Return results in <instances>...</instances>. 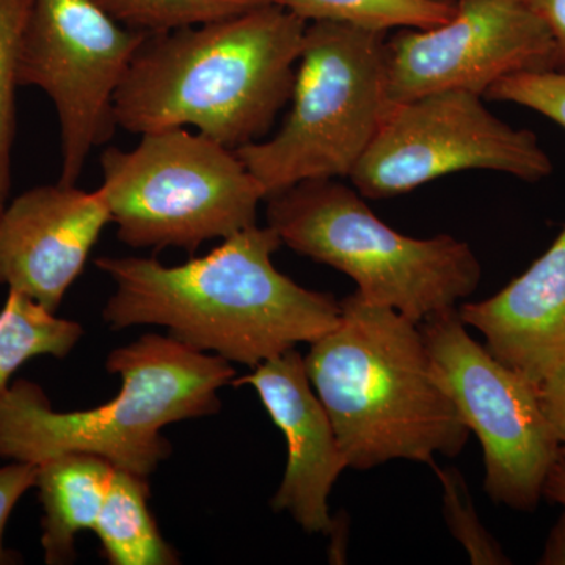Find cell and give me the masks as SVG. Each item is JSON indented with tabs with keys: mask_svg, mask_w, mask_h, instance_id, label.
<instances>
[{
	"mask_svg": "<svg viewBox=\"0 0 565 565\" xmlns=\"http://www.w3.org/2000/svg\"><path fill=\"white\" fill-rule=\"evenodd\" d=\"M281 245L269 225H253L180 266L102 256L96 267L115 282L104 322L163 327L189 348L250 367L315 343L340 323L341 300L281 274L273 263Z\"/></svg>",
	"mask_w": 565,
	"mask_h": 565,
	"instance_id": "6da1fadb",
	"label": "cell"
},
{
	"mask_svg": "<svg viewBox=\"0 0 565 565\" xmlns=\"http://www.w3.org/2000/svg\"><path fill=\"white\" fill-rule=\"evenodd\" d=\"M307 25L269 6L148 35L115 93L117 128H195L234 151L262 140L291 102Z\"/></svg>",
	"mask_w": 565,
	"mask_h": 565,
	"instance_id": "7a4b0ae2",
	"label": "cell"
},
{
	"mask_svg": "<svg viewBox=\"0 0 565 565\" xmlns=\"http://www.w3.org/2000/svg\"><path fill=\"white\" fill-rule=\"evenodd\" d=\"M308 377L349 468L456 457L468 427L446 392L422 327L359 292L341 300L340 323L310 344Z\"/></svg>",
	"mask_w": 565,
	"mask_h": 565,
	"instance_id": "3957f363",
	"label": "cell"
},
{
	"mask_svg": "<svg viewBox=\"0 0 565 565\" xmlns=\"http://www.w3.org/2000/svg\"><path fill=\"white\" fill-rule=\"evenodd\" d=\"M107 371L120 375V393L88 411L55 412L39 385H10L0 397V457L36 465L55 456L92 455L150 478L172 452L163 427L215 414L218 392L236 379L228 360L169 334H145L115 349Z\"/></svg>",
	"mask_w": 565,
	"mask_h": 565,
	"instance_id": "277c9868",
	"label": "cell"
},
{
	"mask_svg": "<svg viewBox=\"0 0 565 565\" xmlns=\"http://www.w3.org/2000/svg\"><path fill=\"white\" fill-rule=\"evenodd\" d=\"M266 202L267 225L282 244L351 277L366 302L416 323L457 310L481 281L470 245L449 234L405 236L338 180L303 181Z\"/></svg>",
	"mask_w": 565,
	"mask_h": 565,
	"instance_id": "5b68a950",
	"label": "cell"
},
{
	"mask_svg": "<svg viewBox=\"0 0 565 565\" xmlns=\"http://www.w3.org/2000/svg\"><path fill=\"white\" fill-rule=\"evenodd\" d=\"M385 41V32L337 22L307 25L280 131L236 150L266 200L303 181L351 177L392 106Z\"/></svg>",
	"mask_w": 565,
	"mask_h": 565,
	"instance_id": "8992f818",
	"label": "cell"
},
{
	"mask_svg": "<svg viewBox=\"0 0 565 565\" xmlns=\"http://www.w3.org/2000/svg\"><path fill=\"white\" fill-rule=\"evenodd\" d=\"M99 188L118 239L134 248H182L256 225L266 200L236 151L188 128L141 134L131 151L107 148Z\"/></svg>",
	"mask_w": 565,
	"mask_h": 565,
	"instance_id": "52a82bcc",
	"label": "cell"
},
{
	"mask_svg": "<svg viewBox=\"0 0 565 565\" xmlns=\"http://www.w3.org/2000/svg\"><path fill=\"white\" fill-rule=\"evenodd\" d=\"M467 170L537 182L553 162L534 132L494 117L481 95L445 90L392 104L349 180L362 196L390 199Z\"/></svg>",
	"mask_w": 565,
	"mask_h": 565,
	"instance_id": "ba28073f",
	"label": "cell"
},
{
	"mask_svg": "<svg viewBox=\"0 0 565 565\" xmlns=\"http://www.w3.org/2000/svg\"><path fill=\"white\" fill-rule=\"evenodd\" d=\"M147 36L96 0H32L18 76L57 111L62 184H76L93 148L114 136L115 93Z\"/></svg>",
	"mask_w": 565,
	"mask_h": 565,
	"instance_id": "9c48e42d",
	"label": "cell"
},
{
	"mask_svg": "<svg viewBox=\"0 0 565 565\" xmlns=\"http://www.w3.org/2000/svg\"><path fill=\"white\" fill-rule=\"evenodd\" d=\"M419 327L446 392L484 449L487 494L514 511L533 512L563 449L537 390L475 341L457 310Z\"/></svg>",
	"mask_w": 565,
	"mask_h": 565,
	"instance_id": "30bf717a",
	"label": "cell"
},
{
	"mask_svg": "<svg viewBox=\"0 0 565 565\" xmlns=\"http://www.w3.org/2000/svg\"><path fill=\"white\" fill-rule=\"evenodd\" d=\"M451 20L399 29L385 41L386 93L392 104L445 90L484 96L520 71L555 70L552 33L519 0H455Z\"/></svg>",
	"mask_w": 565,
	"mask_h": 565,
	"instance_id": "8fae6325",
	"label": "cell"
},
{
	"mask_svg": "<svg viewBox=\"0 0 565 565\" xmlns=\"http://www.w3.org/2000/svg\"><path fill=\"white\" fill-rule=\"evenodd\" d=\"M107 223L99 189L57 182L22 193L0 214V285L55 313Z\"/></svg>",
	"mask_w": 565,
	"mask_h": 565,
	"instance_id": "7c38bea8",
	"label": "cell"
},
{
	"mask_svg": "<svg viewBox=\"0 0 565 565\" xmlns=\"http://www.w3.org/2000/svg\"><path fill=\"white\" fill-rule=\"evenodd\" d=\"M234 386L255 388L275 426L288 444V462L280 489L273 498L275 512H288L310 534H330L334 522L329 497L348 467L332 419L296 349L234 379Z\"/></svg>",
	"mask_w": 565,
	"mask_h": 565,
	"instance_id": "4fadbf2b",
	"label": "cell"
},
{
	"mask_svg": "<svg viewBox=\"0 0 565 565\" xmlns=\"http://www.w3.org/2000/svg\"><path fill=\"white\" fill-rule=\"evenodd\" d=\"M457 315L484 334L498 362L541 384L565 360V225L525 274L489 299L460 305Z\"/></svg>",
	"mask_w": 565,
	"mask_h": 565,
	"instance_id": "5bb4252c",
	"label": "cell"
},
{
	"mask_svg": "<svg viewBox=\"0 0 565 565\" xmlns=\"http://www.w3.org/2000/svg\"><path fill=\"white\" fill-rule=\"evenodd\" d=\"M114 465L92 455H62L36 463L35 487L43 504L44 561L65 565L76 559L81 531L93 530L109 492Z\"/></svg>",
	"mask_w": 565,
	"mask_h": 565,
	"instance_id": "9a60e30c",
	"label": "cell"
},
{
	"mask_svg": "<svg viewBox=\"0 0 565 565\" xmlns=\"http://www.w3.org/2000/svg\"><path fill=\"white\" fill-rule=\"evenodd\" d=\"M148 500V478L115 468L109 492L92 530L111 565L180 564L178 553L156 525Z\"/></svg>",
	"mask_w": 565,
	"mask_h": 565,
	"instance_id": "2e32d148",
	"label": "cell"
},
{
	"mask_svg": "<svg viewBox=\"0 0 565 565\" xmlns=\"http://www.w3.org/2000/svg\"><path fill=\"white\" fill-rule=\"evenodd\" d=\"M82 334L79 323L57 318L24 294L9 291L0 311V397L22 364L43 355L65 359Z\"/></svg>",
	"mask_w": 565,
	"mask_h": 565,
	"instance_id": "e0dca14e",
	"label": "cell"
},
{
	"mask_svg": "<svg viewBox=\"0 0 565 565\" xmlns=\"http://www.w3.org/2000/svg\"><path fill=\"white\" fill-rule=\"evenodd\" d=\"M285 9L308 22H337L366 31L429 29L455 14V2L440 0H280Z\"/></svg>",
	"mask_w": 565,
	"mask_h": 565,
	"instance_id": "ac0fdd59",
	"label": "cell"
},
{
	"mask_svg": "<svg viewBox=\"0 0 565 565\" xmlns=\"http://www.w3.org/2000/svg\"><path fill=\"white\" fill-rule=\"evenodd\" d=\"M115 21L156 35L226 20L236 14L281 6L280 0H96Z\"/></svg>",
	"mask_w": 565,
	"mask_h": 565,
	"instance_id": "d6986e66",
	"label": "cell"
},
{
	"mask_svg": "<svg viewBox=\"0 0 565 565\" xmlns=\"http://www.w3.org/2000/svg\"><path fill=\"white\" fill-rule=\"evenodd\" d=\"M32 0H0V214L9 204L20 51Z\"/></svg>",
	"mask_w": 565,
	"mask_h": 565,
	"instance_id": "ffe728a7",
	"label": "cell"
},
{
	"mask_svg": "<svg viewBox=\"0 0 565 565\" xmlns=\"http://www.w3.org/2000/svg\"><path fill=\"white\" fill-rule=\"evenodd\" d=\"M435 473L444 482L445 511L448 525L457 541L467 550L473 564H511L497 541L487 533L486 527L479 522L467 486L456 470H440L433 463Z\"/></svg>",
	"mask_w": 565,
	"mask_h": 565,
	"instance_id": "44dd1931",
	"label": "cell"
},
{
	"mask_svg": "<svg viewBox=\"0 0 565 565\" xmlns=\"http://www.w3.org/2000/svg\"><path fill=\"white\" fill-rule=\"evenodd\" d=\"M484 98L527 107L565 129V71H520L493 84Z\"/></svg>",
	"mask_w": 565,
	"mask_h": 565,
	"instance_id": "7402d4cb",
	"label": "cell"
},
{
	"mask_svg": "<svg viewBox=\"0 0 565 565\" xmlns=\"http://www.w3.org/2000/svg\"><path fill=\"white\" fill-rule=\"evenodd\" d=\"M36 465L13 462L0 467V565L13 564V555L3 546L7 522L18 501L35 487Z\"/></svg>",
	"mask_w": 565,
	"mask_h": 565,
	"instance_id": "603a6c76",
	"label": "cell"
},
{
	"mask_svg": "<svg viewBox=\"0 0 565 565\" xmlns=\"http://www.w3.org/2000/svg\"><path fill=\"white\" fill-rule=\"evenodd\" d=\"M539 403L555 430L557 440L565 445V360L537 386Z\"/></svg>",
	"mask_w": 565,
	"mask_h": 565,
	"instance_id": "cb8c5ba5",
	"label": "cell"
},
{
	"mask_svg": "<svg viewBox=\"0 0 565 565\" xmlns=\"http://www.w3.org/2000/svg\"><path fill=\"white\" fill-rule=\"evenodd\" d=\"M548 28L555 40V70L565 71V0H519Z\"/></svg>",
	"mask_w": 565,
	"mask_h": 565,
	"instance_id": "d4e9b609",
	"label": "cell"
},
{
	"mask_svg": "<svg viewBox=\"0 0 565 565\" xmlns=\"http://www.w3.org/2000/svg\"><path fill=\"white\" fill-rule=\"evenodd\" d=\"M539 564L565 565V511L553 527Z\"/></svg>",
	"mask_w": 565,
	"mask_h": 565,
	"instance_id": "484cf974",
	"label": "cell"
},
{
	"mask_svg": "<svg viewBox=\"0 0 565 565\" xmlns=\"http://www.w3.org/2000/svg\"><path fill=\"white\" fill-rule=\"evenodd\" d=\"M544 497L565 508V459L563 455L546 476Z\"/></svg>",
	"mask_w": 565,
	"mask_h": 565,
	"instance_id": "4316f807",
	"label": "cell"
},
{
	"mask_svg": "<svg viewBox=\"0 0 565 565\" xmlns=\"http://www.w3.org/2000/svg\"><path fill=\"white\" fill-rule=\"evenodd\" d=\"M561 455H563V457L565 459V445L563 446V449H561Z\"/></svg>",
	"mask_w": 565,
	"mask_h": 565,
	"instance_id": "83f0119b",
	"label": "cell"
},
{
	"mask_svg": "<svg viewBox=\"0 0 565 565\" xmlns=\"http://www.w3.org/2000/svg\"><path fill=\"white\" fill-rule=\"evenodd\" d=\"M440 2H455V0H440Z\"/></svg>",
	"mask_w": 565,
	"mask_h": 565,
	"instance_id": "f1b7e54d",
	"label": "cell"
}]
</instances>
